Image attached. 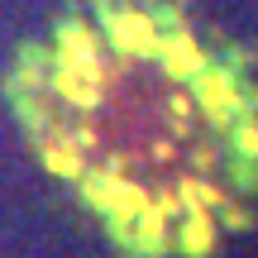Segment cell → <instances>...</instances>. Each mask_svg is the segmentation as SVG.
<instances>
[{
	"label": "cell",
	"mask_w": 258,
	"mask_h": 258,
	"mask_svg": "<svg viewBox=\"0 0 258 258\" xmlns=\"http://www.w3.org/2000/svg\"><path fill=\"white\" fill-rule=\"evenodd\" d=\"M177 249L186 258H211V249H215V211H186L182 230H177Z\"/></svg>",
	"instance_id": "obj_1"
}]
</instances>
